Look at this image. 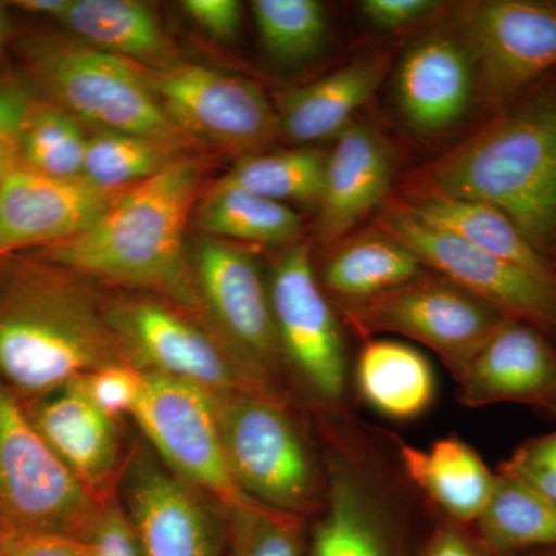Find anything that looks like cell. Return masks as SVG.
Segmentation results:
<instances>
[{"label": "cell", "mask_w": 556, "mask_h": 556, "mask_svg": "<svg viewBox=\"0 0 556 556\" xmlns=\"http://www.w3.org/2000/svg\"><path fill=\"white\" fill-rule=\"evenodd\" d=\"M119 362L130 361L76 274L35 252L0 260V382L22 404Z\"/></svg>", "instance_id": "6da1fadb"}, {"label": "cell", "mask_w": 556, "mask_h": 556, "mask_svg": "<svg viewBox=\"0 0 556 556\" xmlns=\"http://www.w3.org/2000/svg\"><path fill=\"white\" fill-rule=\"evenodd\" d=\"M408 190V199L450 195L500 208L546 255L556 247V84L428 164Z\"/></svg>", "instance_id": "7a4b0ae2"}, {"label": "cell", "mask_w": 556, "mask_h": 556, "mask_svg": "<svg viewBox=\"0 0 556 556\" xmlns=\"http://www.w3.org/2000/svg\"><path fill=\"white\" fill-rule=\"evenodd\" d=\"M199 185L195 161L178 159L121 192L79 236L35 254L76 276L152 289L189 313H203L185 258L186 222Z\"/></svg>", "instance_id": "3957f363"}, {"label": "cell", "mask_w": 556, "mask_h": 556, "mask_svg": "<svg viewBox=\"0 0 556 556\" xmlns=\"http://www.w3.org/2000/svg\"><path fill=\"white\" fill-rule=\"evenodd\" d=\"M11 43L16 70L33 93L80 124L155 139L172 148L188 141L161 108L141 65L46 28H16Z\"/></svg>", "instance_id": "277c9868"}, {"label": "cell", "mask_w": 556, "mask_h": 556, "mask_svg": "<svg viewBox=\"0 0 556 556\" xmlns=\"http://www.w3.org/2000/svg\"><path fill=\"white\" fill-rule=\"evenodd\" d=\"M87 489L0 382V525L11 533L86 540L100 514Z\"/></svg>", "instance_id": "5b68a950"}, {"label": "cell", "mask_w": 556, "mask_h": 556, "mask_svg": "<svg viewBox=\"0 0 556 556\" xmlns=\"http://www.w3.org/2000/svg\"><path fill=\"white\" fill-rule=\"evenodd\" d=\"M357 334L391 332L438 354L457 383L508 316L438 274H422L401 287L354 305L339 306Z\"/></svg>", "instance_id": "8992f818"}, {"label": "cell", "mask_w": 556, "mask_h": 556, "mask_svg": "<svg viewBox=\"0 0 556 556\" xmlns=\"http://www.w3.org/2000/svg\"><path fill=\"white\" fill-rule=\"evenodd\" d=\"M223 450L237 485L260 504L299 515L317 507L318 479L283 402L255 394L214 396Z\"/></svg>", "instance_id": "52a82bcc"}, {"label": "cell", "mask_w": 556, "mask_h": 556, "mask_svg": "<svg viewBox=\"0 0 556 556\" xmlns=\"http://www.w3.org/2000/svg\"><path fill=\"white\" fill-rule=\"evenodd\" d=\"M105 317L134 365L203 388L212 396L243 393L283 402L269 376L169 306L135 300Z\"/></svg>", "instance_id": "ba28073f"}, {"label": "cell", "mask_w": 556, "mask_h": 556, "mask_svg": "<svg viewBox=\"0 0 556 556\" xmlns=\"http://www.w3.org/2000/svg\"><path fill=\"white\" fill-rule=\"evenodd\" d=\"M378 226L380 232L408 249L424 268L433 269L510 318L543 332L556 331V281L424 222L404 203L383 208Z\"/></svg>", "instance_id": "9c48e42d"}, {"label": "cell", "mask_w": 556, "mask_h": 556, "mask_svg": "<svg viewBox=\"0 0 556 556\" xmlns=\"http://www.w3.org/2000/svg\"><path fill=\"white\" fill-rule=\"evenodd\" d=\"M144 75L161 108L188 138L244 159L266 152L278 135L276 109L252 80L197 64L144 67Z\"/></svg>", "instance_id": "30bf717a"}, {"label": "cell", "mask_w": 556, "mask_h": 556, "mask_svg": "<svg viewBox=\"0 0 556 556\" xmlns=\"http://www.w3.org/2000/svg\"><path fill=\"white\" fill-rule=\"evenodd\" d=\"M131 416L186 484L206 490L226 510L254 501L230 475L214 396L203 388L144 371Z\"/></svg>", "instance_id": "8fae6325"}, {"label": "cell", "mask_w": 556, "mask_h": 556, "mask_svg": "<svg viewBox=\"0 0 556 556\" xmlns=\"http://www.w3.org/2000/svg\"><path fill=\"white\" fill-rule=\"evenodd\" d=\"M268 289L283 357L313 394L338 404L346 391L345 343L305 244H292L278 257Z\"/></svg>", "instance_id": "7c38bea8"}, {"label": "cell", "mask_w": 556, "mask_h": 556, "mask_svg": "<svg viewBox=\"0 0 556 556\" xmlns=\"http://www.w3.org/2000/svg\"><path fill=\"white\" fill-rule=\"evenodd\" d=\"M193 260L201 302L219 336L269 376L283 353L257 260L240 243L206 236L197 243Z\"/></svg>", "instance_id": "4fadbf2b"}, {"label": "cell", "mask_w": 556, "mask_h": 556, "mask_svg": "<svg viewBox=\"0 0 556 556\" xmlns=\"http://www.w3.org/2000/svg\"><path fill=\"white\" fill-rule=\"evenodd\" d=\"M477 75L486 97L504 101L556 67V7L490 0L464 16Z\"/></svg>", "instance_id": "5bb4252c"}, {"label": "cell", "mask_w": 556, "mask_h": 556, "mask_svg": "<svg viewBox=\"0 0 556 556\" xmlns=\"http://www.w3.org/2000/svg\"><path fill=\"white\" fill-rule=\"evenodd\" d=\"M119 193L86 179L46 177L16 160L0 186V260L79 236Z\"/></svg>", "instance_id": "9a60e30c"}, {"label": "cell", "mask_w": 556, "mask_h": 556, "mask_svg": "<svg viewBox=\"0 0 556 556\" xmlns=\"http://www.w3.org/2000/svg\"><path fill=\"white\" fill-rule=\"evenodd\" d=\"M468 408L515 402L556 416V351L543 331L508 318L457 383Z\"/></svg>", "instance_id": "2e32d148"}, {"label": "cell", "mask_w": 556, "mask_h": 556, "mask_svg": "<svg viewBox=\"0 0 556 556\" xmlns=\"http://www.w3.org/2000/svg\"><path fill=\"white\" fill-rule=\"evenodd\" d=\"M393 152L368 124L351 123L328 153L324 192L318 203V239L342 240L382 204L393 178Z\"/></svg>", "instance_id": "e0dca14e"}, {"label": "cell", "mask_w": 556, "mask_h": 556, "mask_svg": "<svg viewBox=\"0 0 556 556\" xmlns=\"http://www.w3.org/2000/svg\"><path fill=\"white\" fill-rule=\"evenodd\" d=\"M127 507L142 556H219V533L189 484L142 464Z\"/></svg>", "instance_id": "ac0fdd59"}, {"label": "cell", "mask_w": 556, "mask_h": 556, "mask_svg": "<svg viewBox=\"0 0 556 556\" xmlns=\"http://www.w3.org/2000/svg\"><path fill=\"white\" fill-rule=\"evenodd\" d=\"M473 54L447 36H431L408 50L399 65V109L409 126L437 134L466 115L475 89Z\"/></svg>", "instance_id": "d6986e66"}, {"label": "cell", "mask_w": 556, "mask_h": 556, "mask_svg": "<svg viewBox=\"0 0 556 556\" xmlns=\"http://www.w3.org/2000/svg\"><path fill=\"white\" fill-rule=\"evenodd\" d=\"M386 54L350 62L324 78L278 97V135L305 146L339 137L354 113L375 94L386 78Z\"/></svg>", "instance_id": "ffe728a7"}, {"label": "cell", "mask_w": 556, "mask_h": 556, "mask_svg": "<svg viewBox=\"0 0 556 556\" xmlns=\"http://www.w3.org/2000/svg\"><path fill=\"white\" fill-rule=\"evenodd\" d=\"M24 407L50 447L87 489H98L112 477L119 456L115 424L79 390L68 383Z\"/></svg>", "instance_id": "44dd1931"}, {"label": "cell", "mask_w": 556, "mask_h": 556, "mask_svg": "<svg viewBox=\"0 0 556 556\" xmlns=\"http://www.w3.org/2000/svg\"><path fill=\"white\" fill-rule=\"evenodd\" d=\"M405 473L445 515V521L471 527L495 489L493 473L477 450L457 437L439 439L431 447L399 444Z\"/></svg>", "instance_id": "7402d4cb"}, {"label": "cell", "mask_w": 556, "mask_h": 556, "mask_svg": "<svg viewBox=\"0 0 556 556\" xmlns=\"http://www.w3.org/2000/svg\"><path fill=\"white\" fill-rule=\"evenodd\" d=\"M321 515L309 556H399L382 508L348 464H332Z\"/></svg>", "instance_id": "603a6c76"}, {"label": "cell", "mask_w": 556, "mask_h": 556, "mask_svg": "<svg viewBox=\"0 0 556 556\" xmlns=\"http://www.w3.org/2000/svg\"><path fill=\"white\" fill-rule=\"evenodd\" d=\"M73 38L152 68L170 65L172 43L152 7L138 0H70L60 21Z\"/></svg>", "instance_id": "cb8c5ba5"}, {"label": "cell", "mask_w": 556, "mask_h": 556, "mask_svg": "<svg viewBox=\"0 0 556 556\" xmlns=\"http://www.w3.org/2000/svg\"><path fill=\"white\" fill-rule=\"evenodd\" d=\"M356 386L369 407L393 420L422 416L437 396L430 361L417 348L391 339L368 340L362 348Z\"/></svg>", "instance_id": "d4e9b609"}, {"label": "cell", "mask_w": 556, "mask_h": 556, "mask_svg": "<svg viewBox=\"0 0 556 556\" xmlns=\"http://www.w3.org/2000/svg\"><path fill=\"white\" fill-rule=\"evenodd\" d=\"M405 206L437 228L507 260L538 277L556 281V268L546 255L522 236L518 226L500 208L482 201L450 195H422Z\"/></svg>", "instance_id": "484cf974"}, {"label": "cell", "mask_w": 556, "mask_h": 556, "mask_svg": "<svg viewBox=\"0 0 556 556\" xmlns=\"http://www.w3.org/2000/svg\"><path fill=\"white\" fill-rule=\"evenodd\" d=\"M426 273L422 263L386 233L348 240L324 268L325 288L339 306L354 305Z\"/></svg>", "instance_id": "4316f807"}, {"label": "cell", "mask_w": 556, "mask_h": 556, "mask_svg": "<svg viewBox=\"0 0 556 556\" xmlns=\"http://www.w3.org/2000/svg\"><path fill=\"white\" fill-rule=\"evenodd\" d=\"M201 232L214 239L288 247L302 236V219L288 204L215 182L195 214Z\"/></svg>", "instance_id": "83f0119b"}, {"label": "cell", "mask_w": 556, "mask_h": 556, "mask_svg": "<svg viewBox=\"0 0 556 556\" xmlns=\"http://www.w3.org/2000/svg\"><path fill=\"white\" fill-rule=\"evenodd\" d=\"M470 529L497 556L556 548V507L517 479L496 473L492 496Z\"/></svg>", "instance_id": "f1b7e54d"}, {"label": "cell", "mask_w": 556, "mask_h": 556, "mask_svg": "<svg viewBox=\"0 0 556 556\" xmlns=\"http://www.w3.org/2000/svg\"><path fill=\"white\" fill-rule=\"evenodd\" d=\"M327 161V152L309 146L263 152L237 161L218 182L277 203L298 201L318 206L324 192Z\"/></svg>", "instance_id": "f546056e"}, {"label": "cell", "mask_w": 556, "mask_h": 556, "mask_svg": "<svg viewBox=\"0 0 556 556\" xmlns=\"http://www.w3.org/2000/svg\"><path fill=\"white\" fill-rule=\"evenodd\" d=\"M87 138L79 121L33 93L22 121L17 163L46 177L84 179Z\"/></svg>", "instance_id": "4dcf8cb0"}, {"label": "cell", "mask_w": 556, "mask_h": 556, "mask_svg": "<svg viewBox=\"0 0 556 556\" xmlns=\"http://www.w3.org/2000/svg\"><path fill=\"white\" fill-rule=\"evenodd\" d=\"M175 150L155 139L97 130L87 138L83 178L94 188L123 192L167 169L178 160Z\"/></svg>", "instance_id": "1f68e13d"}, {"label": "cell", "mask_w": 556, "mask_h": 556, "mask_svg": "<svg viewBox=\"0 0 556 556\" xmlns=\"http://www.w3.org/2000/svg\"><path fill=\"white\" fill-rule=\"evenodd\" d=\"M251 10L263 47L283 64L314 56L327 36V14L316 0H254Z\"/></svg>", "instance_id": "d6a6232c"}, {"label": "cell", "mask_w": 556, "mask_h": 556, "mask_svg": "<svg viewBox=\"0 0 556 556\" xmlns=\"http://www.w3.org/2000/svg\"><path fill=\"white\" fill-rule=\"evenodd\" d=\"M229 556H303L302 517L260 504L228 508Z\"/></svg>", "instance_id": "836d02e7"}, {"label": "cell", "mask_w": 556, "mask_h": 556, "mask_svg": "<svg viewBox=\"0 0 556 556\" xmlns=\"http://www.w3.org/2000/svg\"><path fill=\"white\" fill-rule=\"evenodd\" d=\"M144 371L130 362L108 365L70 382L105 416L118 417L134 412L141 396Z\"/></svg>", "instance_id": "e575fe53"}, {"label": "cell", "mask_w": 556, "mask_h": 556, "mask_svg": "<svg viewBox=\"0 0 556 556\" xmlns=\"http://www.w3.org/2000/svg\"><path fill=\"white\" fill-rule=\"evenodd\" d=\"M497 473L517 479L556 507V430L522 442Z\"/></svg>", "instance_id": "d590c367"}, {"label": "cell", "mask_w": 556, "mask_h": 556, "mask_svg": "<svg viewBox=\"0 0 556 556\" xmlns=\"http://www.w3.org/2000/svg\"><path fill=\"white\" fill-rule=\"evenodd\" d=\"M33 91L13 65H0V186L17 160V141Z\"/></svg>", "instance_id": "8d00e7d4"}, {"label": "cell", "mask_w": 556, "mask_h": 556, "mask_svg": "<svg viewBox=\"0 0 556 556\" xmlns=\"http://www.w3.org/2000/svg\"><path fill=\"white\" fill-rule=\"evenodd\" d=\"M86 541L91 556H142L129 518L116 507L101 508Z\"/></svg>", "instance_id": "74e56055"}, {"label": "cell", "mask_w": 556, "mask_h": 556, "mask_svg": "<svg viewBox=\"0 0 556 556\" xmlns=\"http://www.w3.org/2000/svg\"><path fill=\"white\" fill-rule=\"evenodd\" d=\"M182 10L190 20L219 42H232L241 28V3L237 0H186Z\"/></svg>", "instance_id": "f35d334b"}, {"label": "cell", "mask_w": 556, "mask_h": 556, "mask_svg": "<svg viewBox=\"0 0 556 556\" xmlns=\"http://www.w3.org/2000/svg\"><path fill=\"white\" fill-rule=\"evenodd\" d=\"M438 9L439 3L431 0H367L362 3L367 20L380 30L412 27Z\"/></svg>", "instance_id": "ab89813d"}, {"label": "cell", "mask_w": 556, "mask_h": 556, "mask_svg": "<svg viewBox=\"0 0 556 556\" xmlns=\"http://www.w3.org/2000/svg\"><path fill=\"white\" fill-rule=\"evenodd\" d=\"M5 556H91L86 540L50 533H10Z\"/></svg>", "instance_id": "60d3db41"}, {"label": "cell", "mask_w": 556, "mask_h": 556, "mask_svg": "<svg viewBox=\"0 0 556 556\" xmlns=\"http://www.w3.org/2000/svg\"><path fill=\"white\" fill-rule=\"evenodd\" d=\"M420 556H497L470 527L445 521L428 538Z\"/></svg>", "instance_id": "b9f144b4"}, {"label": "cell", "mask_w": 556, "mask_h": 556, "mask_svg": "<svg viewBox=\"0 0 556 556\" xmlns=\"http://www.w3.org/2000/svg\"><path fill=\"white\" fill-rule=\"evenodd\" d=\"M70 0H17L11 2L13 9L24 11L30 16L49 17V20L61 21L67 11Z\"/></svg>", "instance_id": "7bdbcfd3"}, {"label": "cell", "mask_w": 556, "mask_h": 556, "mask_svg": "<svg viewBox=\"0 0 556 556\" xmlns=\"http://www.w3.org/2000/svg\"><path fill=\"white\" fill-rule=\"evenodd\" d=\"M16 25L11 20V3L0 2V54L13 39Z\"/></svg>", "instance_id": "ee69618b"}, {"label": "cell", "mask_w": 556, "mask_h": 556, "mask_svg": "<svg viewBox=\"0 0 556 556\" xmlns=\"http://www.w3.org/2000/svg\"><path fill=\"white\" fill-rule=\"evenodd\" d=\"M11 532L0 525V556H5V541Z\"/></svg>", "instance_id": "f6af8a7d"}, {"label": "cell", "mask_w": 556, "mask_h": 556, "mask_svg": "<svg viewBox=\"0 0 556 556\" xmlns=\"http://www.w3.org/2000/svg\"><path fill=\"white\" fill-rule=\"evenodd\" d=\"M519 556H556V548H543V551H533Z\"/></svg>", "instance_id": "bcb514c9"}]
</instances>
